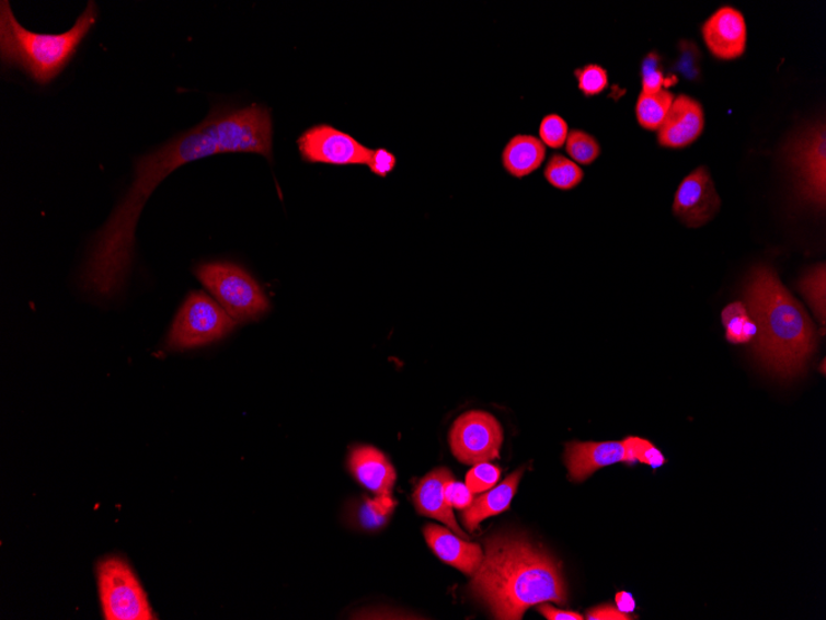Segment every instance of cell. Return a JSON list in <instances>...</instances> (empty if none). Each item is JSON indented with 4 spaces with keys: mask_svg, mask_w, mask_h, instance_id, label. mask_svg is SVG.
Returning <instances> with one entry per match:
<instances>
[{
    "mask_svg": "<svg viewBox=\"0 0 826 620\" xmlns=\"http://www.w3.org/2000/svg\"><path fill=\"white\" fill-rule=\"evenodd\" d=\"M230 152L273 159L271 111L261 104L215 106L197 127L139 158L128 193L89 245L80 273L82 291L101 301L117 298L126 289L136 257L137 225L153 191L182 165Z\"/></svg>",
    "mask_w": 826,
    "mask_h": 620,
    "instance_id": "cell-1",
    "label": "cell"
},
{
    "mask_svg": "<svg viewBox=\"0 0 826 620\" xmlns=\"http://www.w3.org/2000/svg\"><path fill=\"white\" fill-rule=\"evenodd\" d=\"M469 589L496 619L518 620L532 606L566 602L560 565L530 540L516 536L485 541L482 565Z\"/></svg>",
    "mask_w": 826,
    "mask_h": 620,
    "instance_id": "cell-2",
    "label": "cell"
},
{
    "mask_svg": "<svg viewBox=\"0 0 826 620\" xmlns=\"http://www.w3.org/2000/svg\"><path fill=\"white\" fill-rule=\"evenodd\" d=\"M744 301L757 326V360L782 379L802 375L818 347V332L803 305L787 290L771 266L757 265L748 274Z\"/></svg>",
    "mask_w": 826,
    "mask_h": 620,
    "instance_id": "cell-3",
    "label": "cell"
},
{
    "mask_svg": "<svg viewBox=\"0 0 826 620\" xmlns=\"http://www.w3.org/2000/svg\"><path fill=\"white\" fill-rule=\"evenodd\" d=\"M97 18V5L90 2L70 31L61 34L34 33L16 21L11 5L3 0L0 4L2 60L12 68L23 70L38 84L50 83L70 64Z\"/></svg>",
    "mask_w": 826,
    "mask_h": 620,
    "instance_id": "cell-4",
    "label": "cell"
},
{
    "mask_svg": "<svg viewBox=\"0 0 826 620\" xmlns=\"http://www.w3.org/2000/svg\"><path fill=\"white\" fill-rule=\"evenodd\" d=\"M196 276L216 301L238 322L262 318L268 301L262 286L242 266L228 262L197 266Z\"/></svg>",
    "mask_w": 826,
    "mask_h": 620,
    "instance_id": "cell-5",
    "label": "cell"
},
{
    "mask_svg": "<svg viewBox=\"0 0 826 620\" xmlns=\"http://www.w3.org/2000/svg\"><path fill=\"white\" fill-rule=\"evenodd\" d=\"M237 322L207 294L194 291L179 310L170 329L167 347L185 351L222 340L234 330Z\"/></svg>",
    "mask_w": 826,
    "mask_h": 620,
    "instance_id": "cell-6",
    "label": "cell"
},
{
    "mask_svg": "<svg viewBox=\"0 0 826 620\" xmlns=\"http://www.w3.org/2000/svg\"><path fill=\"white\" fill-rule=\"evenodd\" d=\"M97 582L104 618L107 620L157 619L136 574L119 558L102 560Z\"/></svg>",
    "mask_w": 826,
    "mask_h": 620,
    "instance_id": "cell-7",
    "label": "cell"
},
{
    "mask_svg": "<svg viewBox=\"0 0 826 620\" xmlns=\"http://www.w3.org/2000/svg\"><path fill=\"white\" fill-rule=\"evenodd\" d=\"M789 159L801 196L816 208L826 202V133L824 122L803 129L789 146Z\"/></svg>",
    "mask_w": 826,
    "mask_h": 620,
    "instance_id": "cell-8",
    "label": "cell"
},
{
    "mask_svg": "<svg viewBox=\"0 0 826 620\" xmlns=\"http://www.w3.org/2000/svg\"><path fill=\"white\" fill-rule=\"evenodd\" d=\"M504 441L501 423L492 414L473 410L456 420L450 428L451 453L459 462L478 464L498 459Z\"/></svg>",
    "mask_w": 826,
    "mask_h": 620,
    "instance_id": "cell-9",
    "label": "cell"
},
{
    "mask_svg": "<svg viewBox=\"0 0 826 620\" xmlns=\"http://www.w3.org/2000/svg\"><path fill=\"white\" fill-rule=\"evenodd\" d=\"M297 147L303 160L330 165H368L372 150L348 133L319 124L302 133Z\"/></svg>",
    "mask_w": 826,
    "mask_h": 620,
    "instance_id": "cell-10",
    "label": "cell"
},
{
    "mask_svg": "<svg viewBox=\"0 0 826 620\" xmlns=\"http://www.w3.org/2000/svg\"><path fill=\"white\" fill-rule=\"evenodd\" d=\"M722 206L712 176L705 167H699L681 181L678 186L674 214L691 228L712 221Z\"/></svg>",
    "mask_w": 826,
    "mask_h": 620,
    "instance_id": "cell-11",
    "label": "cell"
},
{
    "mask_svg": "<svg viewBox=\"0 0 826 620\" xmlns=\"http://www.w3.org/2000/svg\"><path fill=\"white\" fill-rule=\"evenodd\" d=\"M701 34L708 50L716 59L734 60L746 50V21L743 13L733 7L719 8L701 26Z\"/></svg>",
    "mask_w": 826,
    "mask_h": 620,
    "instance_id": "cell-12",
    "label": "cell"
},
{
    "mask_svg": "<svg viewBox=\"0 0 826 620\" xmlns=\"http://www.w3.org/2000/svg\"><path fill=\"white\" fill-rule=\"evenodd\" d=\"M705 126L704 110L701 103L679 94L657 130L659 146L665 148H686L701 136Z\"/></svg>",
    "mask_w": 826,
    "mask_h": 620,
    "instance_id": "cell-13",
    "label": "cell"
},
{
    "mask_svg": "<svg viewBox=\"0 0 826 620\" xmlns=\"http://www.w3.org/2000/svg\"><path fill=\"white\" fill-rule=\"evenodd\" d=\"M626 446L621 441L580 443L565 445L564 462L571 480L583 482L603 467L626 462Z\"/></svg>",
    "mask_w": 826,
    "mask_h": 620,
    "instance_id": "cell-14",
    "label": "cell"
},
{
    "mask_svg": "<svg viewBox=\"0 0 826 620\" xmlns=\"http://www.w3.org/2000/svg\"><path fill=\"white\" fill-rule=\"evenodd\" d=\"M428 547L439 560L473 576L482 565L484 552L478 543L468 542L444 527L428 524L424 530Z\"/></svg>",
    "mask_w": 826,
    "mask_h": 620,
    "instance_id": "cell-15",
    "label": "cell"
},
{
    "mask_svg": "<svg viewBox=\"0 0 826 620\" xmlns=\"http://www.w3.org/2000/svg\"><path fill=\"white\" fill-rule=\"evenodd\" d=\"M451 480L455 477L447 469L429 472L416 486L413 503L420 514L445 523L458 537L468 540L469 537L457 524L454 508L446 500L445 486Z\"/></svg>",
    "mask_w": 826,
    "mask_h": 620,
    "instance_id": "cell-16",
    "label": "cell"
},
{
    "mask_svg": "<svg viewBox=\"0 0 826 620\" xmlns=\"http://www.w3.org/2000/svg\"><path fill=\"white\" fill-rule=\"evenodd\" d=\"M348 466L354 479L377 495H391L397 472L387 456L371 446L353 448Z\"/></svg>",
    "mask_w": 826,
    "mask_h": 620,
    "instance_id": "cell-17",
    "label": "cell"
},
{
    "mask_svg": "<svg viewBox=\"0 0 826 620\" xmlns=\"http://www.w3.org/2000/svg\"><path fill=\"white\" fill-rule=\"evenodd\" d=\"M523 473L524 470L521 469L512 475H508L501 485L480 495L479 498L474 500L473 503L463 510L462 520L469 531H475L479 528L480 523L493 517V515L502 514L510 507Z\"/></svg>",
    "mask_w": 826,
    "mask_h": 620,
    "instance_id": "cell-18",
    "label": "cell"
},
{
    "mask_svg": "<svg viewBox=\"0 0 826 620\" xmlns=\"http://www.w3.org/2000/svg\"><path fill=\"white\" fill-rule=\"evenodd\" d=\"M546 152V147L539 138L517 135L507 141L503 150V167L512 176L521 179L541 168Z\"/></svg>",
    "mask_w": 826,
    "mask_h": 620,
    "instance_id": "cell-19",
    "label": "cell"
},
{
    "mask_svg": "<svg viewBox=\"0 0 826 620\" xmlns=\"http://www.w3.org/2000/svg\"><path fill=\"white\" fill-rule=\"evenodd\" d=\"M675 101V94L662 90L657 93H640L636 102V118L642 128L658 130Z\"/></svg>",
    "mask_w": 826,
    "mask_h": 620,
    "instance_id": "cell-20",
    "label": "cell"
},
{
    "mask_svg": "<svg viewBox=\"0 0 826 620\" xmlns=\"http://www.w3.org/2000/svg\"><path fill=\"white\" fill-rule=\"evenodd\" d=\"M799 290L811 305L816 320L824 328L826 321V269L824 263L813 266L802 276Z\"/></svg>",
    "mask_w": 826,
    "mask_h": 620,
    "instance_id": "cell-21",
    "label": "cell"
},
{
    "mask_svg": "<svg viewBox=\"0 0 826 620\" xmlns=\"http://www.w3.org/2000/svg\"><path fill=\"white\" fill-rule=\"evenodd\" d=\"M397 502L391 495H378L376 500H364L354 513V520L363 529L377 530L389 521Z\"/></svg>",
    "mask_w": 826,
    "mask_h": 620,
    "instance_id": "cell-22",
    "label": "cell"
},
{
    "mask_svg": "<svg viewBox=\"0 0 826 620\" xmlns=\"http://www.w3.org/2000/svg\"><path fill=\"white\" fill-rule=\"evenodd\" d=\"M544 177L553 187L569 191L582 183L584 171L573 160L553 154L544 168Z\"/></svg>",
    "mask_w": 826,
    "mask_h": 620,
    "instance_id": "cell-23",
    "label": "cell"
},
{
    "mask_svg": "<svg viewBox=\"0 0 826 620\" xmlns=\"http://www.w3.org/2000/svg\"><path fill=\"white\" fill-rule=\"evenodd\" d=\"M564 146L571 160L581 165L593 164L601 152L599 141L589 133L581 129L571 130Z\"/></svg>",
    "mask_w": 826,
    "mask_h": 620,
    "instance_id": "cell-24",
    "label": "cell"
},
{
    "mask_svg": "<svg viewBox=\"0 0 826 620\" xmlns=\"http://www.w3.org/2000/svg\"><path fill=\"white\" fill-rule=\"evenodd\" d=\"M626 446L627 460L629 464L641 462L651 466L652 469H659L666 463V457L658 448L641 437H628L622 441Z\"/></svg>",
    "mask_w": 826,
    "mask_h": 620,
    "instance_id": "cell-25",
    "label": "cell"
},
{
    "mask_svg": "<svg viewBox=\"0 0 826 620\" xmlns=\"http://www.w3.org/2000/svg\"><path fill=\"white\" fill-rule=\"evenodd\" d=\"M578 88L585 97H594L608 89V71L597 64L585 65L584 68L575 71Z\"/></svg>",
    "mask_w": 826,
    "mask_h": 620,
    "instance_id": "cell-26",
    "label": "cell"
},
{
    "mask_svg": "<svg viewBox=\"0 0 826 620\" xmlns=\"http://www.w3.org/2000/svg\"><path fill=\"white\" fill-rule=\"evenodd\" d=\"M539 135L544 147L560 149L569 138V124L559 114H549L540 124Z\"/></svg>",
    "mask_w": 826,
    "mask_h": 620,
    "instance_id": "cell-27",
    "label": "cell"
},
{
    "mask_svg": "<svg viewBox=\"0 0 826 620\" xmlns=\"http://www.w3.org/2000/svg\"><path fill=\"white\" fill-rule=\"evenodd\" d=\"M498 479H501V470L496 466L484 462L474 464L473 470L467 474L466 484L473 494L483 493L492 490Z\"/></svg>",
    "mask_w": 826,
    "mask_h": 620,
    "instance_id": "cell-28",
    "label": "cell"
},
{
    "mask_svg": "<svg viewBox=\"0 0 826 620\" xmlns=\"http://www.w3.org/2000/svg\"><path fill=\"white\" fill-rule=\"evenodd\" d=\"M642 90L641 93L652 94L664 90L665 74L659 69V57L655 53L650 54L642 64Z\"/></svg>",
    "mask_w": 826,
    "mask_h": 620,
    "instance_id": "cell-29",
    "label": "cell"
},
{
    "mask_svg": "<svg viewBox=\"0 0 826 620\" xmlns=\"http://www.w3.org/2000/svg\"><path fill=\"white\" fill-rule=\"evenodd\" d=\"M724 326L726 329V340L733 343V345L750 343L757 335L756 323L748 317V313L729 321Z\"/></svg>",
    "mask_w": 826,
    "mask_h": 620,
    "instance_id": "cell-30",
    "label": "cell"
},
{
    "mask_svg": "<svg viewBox=\"0 0 826 620\" xmlns=\"http://www.w3.org/2000/svg\"><path fill=\"white\" fill-rule=\"evenodd\" d=\"M446 500L451 508L464 510L473 503V493L467 484L449 481L445 486Z\"/></svg>",
    "mask_w": 826,
    "mask_h": 620,
    "instance_id": "cell-31",
    "label": "cell"
},
{
    "mask_svg": "<svg viewBox=\"0 0 826 620\" xmlns=\"http://www.w3.org/2000/svg\"><path fill=\"white\" fill-rule=\"evenodd\" d=\"M397 157L391 151L381 148L372 150L368 167L371 173L380 177H387L397 168Z\"/></svg>",
    "mask_w": 826,
    "mask_h": 620,
    "instance_id": "cell-32",
    "label": "cell"
},
{
    "mask_svg": "<svg viewBox=\"0 0 826 620\" xmlns=\"http://www.w3.org/2000/svg\"><path fill=\"white\" fill-rule=\"evenodd\" d=\"M589 620H629L633 619L630 615L622 613L618 607L600 606L588 612Z\"/></svg>",
    "mask_w": 826,
    "mask_h": 620,
    "instance_id": "cell-33",
    "label": "cell"
},
{
    "mask_svg": "<svg viewBox=\"0 0 826 620\" xmlns=\"http://www.w3.org/2000/svg\"><path fill=\"white\" fill-rule=\"evenodd\" d=\"M540 612L549 620H583V616L569 610L557 609L549 605L540 606Z\"/></svg>",
    "mask_w": 826,
    "mask_h": 620,
    "instance_id": "cell-34",
    "label": "cell"
},
{
    "mask_svg": "<svg viewBox=\"0 0 826 620\" xmlns=\"http://www.w3.org/2000/svg\"><path fill=\"white\" fill-rule=\"evenodd\" d=\"M743 314H747L746 305L743 301L730 303L722 312L723 324H726L729 321L738 317H743Z\"/></svg>",
    "mask_w": 826,
    "mask_h": 620,
    "instance_id": "cell-35",
    "label": "cell"
},
{
    "mask_svg": "<svg viewBox=\"0 0 826 620\" xmlns=\"http://www.w3.org/2000/svg\"><path fill=\"white\" fill-rule=\"evenodd\" d=\"M615 600H617V607L622 613L631 615L636 608L635 599L628 593H619Z\"/></svg>",
    "mask_w": 826,
    "mask_h": 620,
    "instance_id": "cell-36",
    "label": "cell"
}]
</instances>
